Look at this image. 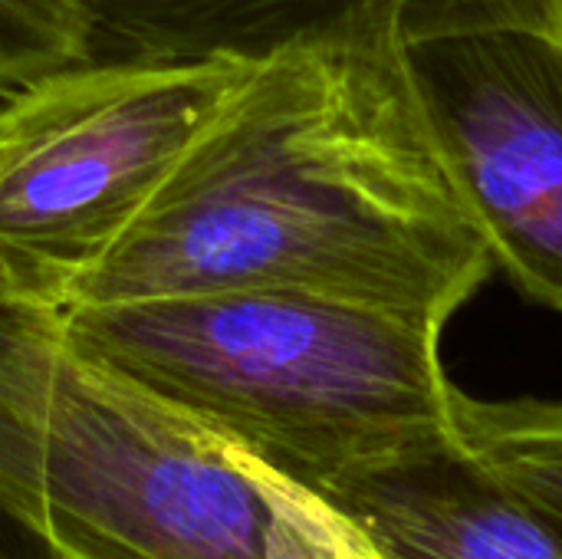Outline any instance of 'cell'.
Instances as JSON below:
<instances>
[{"mask_svg": "<svg viewBox=\"0 0 562 559\" xmlns=\"http://www.w3.org/2000/svg\"><path fill=\"white\" fill-rule=\"evenodd\" d=\"M491 273V247L422 112L405 13L369 0L250 56L66 306L254 287L448 326Z\"/></svg>", "mask_w": 562, "mask_h": 559, "instance_id": "cell-1", "label": "cell"}, {"mask_svg": "<svg viewBox=\"0 0 562 559\" xmlns=\"http://www.w3.org/2000/svg\"><path fill=\"white\" fill-rule=\"evenodd\" d=\"M0 497L66 559H385L323 494L0 303Z\"/></svg>", "mask_w": 562, "mask_h": 559, "instance_id": "cell-2", "label": "cell"}, {"mask_svg": "<svg viewBox=\"0 0 562 559\" xmlns=\"http://www.w3.org/2000/svg\"><path fill=\"white\" fill-rule=\"evenodd\" d=\"M82 356L326 494L458 441L441 323L296 290H184L56 310Z\"/></svg>", "mask_w": 562, "mask_h": 559, "instance_id": "cell-3", "label": "cell"}, {"mask_svg": "<svg viewBox=\"0 0 562 559\" xmlns=\"http://www.w3.org/2000/svg\"><path fill=\"white\" fill-rule=\"evenodd\" d=\"M254 53H92L0 96V300L63 310Z\"/></svg>", "mask_w": 562, "mask_h": 559, "instance_id": "cell-4", "label": "cell"}, {"mask_svg": "<svg viewBox=\"0 0 562 559\" xmlns=\"http://www.w3.org/2000/svg\"><path fill=\"white\" fill-rule=\"evenodd\" d=\"M438 155L494 270L562 313V40L540 26L408 40Z\"/></svg>", "mask_w": 562, "mask_h": 559, "instance_id": "cell-5", "label": "cell"}, {"mask_svg": "<svg viewBox=\"0 0 562 559\" xmlns=\"http://www.w3.org/2000/svg\"><path fill=\"white\" fill-rule=\"evenodd\" d=\"M385 559H562V530L491 478L461 441L323 494Z\"/></svg>", "mask_w": 562, "mask_h": 559, "instance_id": "cell-6", "label": "cell"}, {"mask_svg": "<svg viewBox=\"0 0 562 559\" xmlns=\"http://www.w3.org/2000/svg\"><path fill=\"white\" fill-rule=\"evenodd\" d=\"M369 0H86L95 20V53H257L310 23ZM408 40L491 30H550L543 0H395Z\"/></svg>", "mask_w": 562, "mask_h": 559, "instance_id": "cell-7", "label": "cell"}, {"mask_svg": "<svg viewBox=\"0 0 562 559\" xmlns=\"http://www.w3.org/2000/svg\"><path fill=\"white\" fill-rule=\"evenodd\" d=\"M461 448L562 530V399H474L454 389Z\"/></svg>", "mask_w": 562, "mask_h": 559, "instance_id": "cell-8", "label": "cell"}, {"mask_svg": "<svg viewBox=\"0 0 562 559\" xmlns=\"http://www.w3.org/2000/svg\"><path fill=\"white\" fill-rule=\"evenodd\" d=\"M95 53L86 0H0V96Z\"/></svg>", "mask_w": 562, "mask_h": 559, "instance_id": "cell-9", "label": "cell"}, {"mask_svg": "<svg viewBox=\"0 0 562 559\" xmlns=\"http://www.w3.org/2000/svg\"><path fill=\"white\" fill-rule=\"evenodd\" d=\"M0 559H66L0 497Z\"/></svg>", "mask_w": 562, "mask_h": 559, "instance_id": "cell-10", "label": "cell"}, {"mask_svg": "<svg viewBox=\"0 0 562 559\" xmlns=\"http://www.w3.org/2000/svg\"><path fill=\"white\" fill-rule=\"evenodd\" d=\"M547 13H550V30L562 40V0H543Z\"/></svg>", "mask_w": 562, "mask_h": 559, "instance_id": "cell-11", "label": "cell"}]
</instances>
